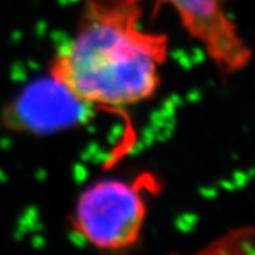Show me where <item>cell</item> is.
I'll list each match as a JSON object with an SVG mask.
<instances>
[{"label": "cell", "mask_w": 255, "mask_h": 255, "mask_svg": "<svg viewBox=\"0 0 255 255\" xmlns=\"http://www.w3.org/2000/svg\"><path fill=\"white\" fill-rule=\"evenodd\" d=\"M213 247L216 253H255V230H243L221 237Z\"/></svg>", "instance_id": "cell-4"}, {"label": "cell", "mask_w": 255, "mask_h": 255, "mask_svg": "<svg viewBox=\"0 0 255 255\" xmlns=\"http://www.w3.org/2000/svg\"><path fill=\"white\" fill-rule=\"evenodd\" d=\"M145 184L108 179L82 191L75 204L74 230L88 244L118 251L136 244L146 219Z\"/></svg>", "instance_id": "cell-2"}, {"label": "cell", "mask_w": 255, "mask_h": 255, "mask_svg": "<svg viewBox=\"0 0 255 255\" xmlns=\"http://www.w3.org/2000/svg\"><path fill=\"white\" fill-rule=\"evenodd\" d=\"M172 6L183 27L223 71L244 68L251 51L227 11V0H160Z\"/></svg>", "instance_id": "cell-3"}, {"label": "cell", "mask_w": 255, "mask_h": 255, "mask_svg": "<svg viewBox=\"0 0 255 255\" xmlns=\"http://www.w3.org/2000/svg\"><path fill=\"white\" fill-rule=\"evenodd\" d=\"M142 0H84L74 37L54 55L51 78L81 104L124 108L152 98L167 37L140 26Z\"/></svg>", "instance_id": "cell-1"}]
</instances>
